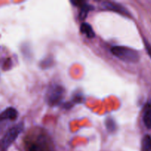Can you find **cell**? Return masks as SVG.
I'll use <instances>...</instances> for the list:
<instances>
[{
  "label": "cell",
  "instance_id": "obj_7",
  "mask_svg": "<svg viewBox=\"0 0 151 151\" xmlns=\"http://www.w3.org/2000/svg\"><path fill=\"white\" fill-rule=\"evenodd\" d=\"M81 32L82 33L85 34L88 38H91L94 37V32L93 30L92 27L90 24L87 23H83L81 26Z\"/></svg>",
  "mask_w": 151,
  "mask_h": 151
},
{
  "label": "cell",
  "instance_id": "obj_11",
  "mask_svg": "<svg viewBox=\"0 0 151 151\" xmlns=\"http://www.w3.org/2000/svg\"><path fill=\"white\" fill-rule=\"evenodd\" d=\"M145 47H146V50H147V53H148L149 56L151 58V45L147 42V41H145Z\"/></svg>",
  "mask_w": 151,
  "mask_h": 151
},
{
  "label": "cell",
  "instance_id": "obj_8",
  "mask_svg": "<svg viewBox=\"0 0 151 151\" xmlns=\"http://www.w3.org/2000/svg\"><path fill=\"white\" fill-rule=\"evenodd\" d=\"M79 7H81V13H80V19L81 20H83L86 17L87 15H88V11L91 10V9H93V7L91 5L86 4L85 2H82V1H81V5Z\"/></svg>",
  "mask_w": 151,
  "mask_h": 151
},
{
  "label": "cell",
  "instance_id": "obj_5",
  "mask_svg": "<svg viewBox=\"0 0 151 151\" xmlns=\"http://www.w3.org/2000/svg\"><path fill=\"white\" fill-rule=\"evenodd\" d=\"M103 7L106 9H107V10H114V11H116V13H121V14L124 15V16H129V13L127 11L125 7H122V5H120V4H118L113 2H104Z\"/></svg>",
  "mask_w": 151,
  "mask_h": 151
},
{
  "label": "cell",
  "instance_id": "obj_10",
  "mask_svg": "<svg viewBox=\"0 0 151 151\" xmlns=\"http://www.w3.org/2000/svg\"><path fill=\"white\" fill-rule=\"evenodd\" d=\"M106 128H107L108 131H110V132H114V131H116V125L115 122L114 121L113 119L111 118H108L106 121Z\"/></svg>",
  "mask_w": 151,
  "mask_h": 151
},
{
  "label": "cell",
  "instance_id": "obj_1",
  "mask_svg": "<svg viewBox=\"0 0 151 151\" xmlns=\"http://www.w3.org/2000/svg\"><path fill=\"white\" fill-rule=\"evenodd\" d=\"M111 51L114 55L127 63H137L139 60V53L129 47L116 46L112 47Z\"/></svg>",
  "mask_w": 151,
  "mask_h": 151
},
{
  "label": "cell",
  "instance_id": "obj_6",
  "mask_svg": "<svg viewBox=\"0 0 151 151\" xmlns=\"http://www.w3.org/2000/svg\"><path fill=\"white\" fill-rule=\"evenodd\" d=\"M143 121L145 126L149 129H151V101L146 106L143 115Z\"/></svg>",
  "mask_w": 151,
  "mask_h": 151
},
{
  "label": "cell",
  "instance_id": "obj_12",
  "mask_svg": "<svg viewBox=\"0 0 151 151\" xmlns=\"http://www.w3.org/2000/svg\"><path fill=\"white\" fill-rule=\"evenodd\" d=\"M29 151H43V150L41 148L40 146L36 145H33L32 147H31Z\"/></svg>",
  "mask_w": 151,
  "mask_h": 151
},
{
  "label": "cell",
  "instance_id": "obj_4",
  "mask_svg": "<svg viewBox=\"0 0 151 151\" xmlns=\"http://www.w3.org/2000/svg\"><path fill=\"white\" fill-rule=\"evenodd\" d=\"M18 116V111L14 108H7L0 114V121L15 120Z\"/></svg>",
  "mask_w": 151,
  "mask_h": 151
},
{
  "label": "cell",
  "instance_id": "obj_2",
  "mask_svg": "<svg viewBox=\"0 0 151 151\" xmlns=\"http://www.w3.org/2000/svg\"><path fill=\"white\" fill-rule=\"evenodd\" d=\"M64 97V88L59 85H53L50 87L46 94V100L50 106L58 105Z\"/></svg>",
  "mask_w": 151,
  "mask_h": 151
},
{
  "label": "cell",
  "instance_id": "obj_9",
  "mask_svg": "<svg viewBox=\"0 0 151 151\" xmlns=\"http://www.w3.org/2000/svg\"><path fill=\"white\" fill-rule=\"evenodd\" d=\"M142 151H151V137L145 135L142 142Z\"/></svg>",
  "mask_w": 151,
  "mask_h": 151
},
{
  "label": "cell",
  "instance_id": "obj_3",
  "mask_svg": "<svg viewBox=\"0 0 151 151\" xmlns=\"http://www.w3.org/2000/svg\"><path fill=\"white\" fill-rule=\"evenodd\" d=\"M23 130V124L20 123L17 125L10 128L8 131L5 134L4 137L2 138L0 144V147L2 150H6L12 143L17 139L18 136L21 134Z\"/></svg>",
  "mask_w": 151,
  "mask_h": 151
}]
</instances>
